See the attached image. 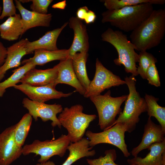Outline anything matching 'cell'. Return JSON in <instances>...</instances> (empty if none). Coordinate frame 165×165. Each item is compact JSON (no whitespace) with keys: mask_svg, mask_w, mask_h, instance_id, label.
I'll return each mask as SVG.
<instances>
[{"mask_svg":"<svg viewBox=\"0 0 165 165\" xmlns=\"http://www.w3.org/2000/svg\"><path fill=\"white\" fill-rule=\"evenodd\" d=\"M13 87L25 94L30 100L38 102L45 103L51 99L67 97L73 93H64L57 90L55 87L50 85L34 86L21 84L16 85Z\"/></svg>","mask_w":165,"mask_h":165,"instance_id":"7c38bea8","label":"cell"},{"mask_svg":"<svg viewBox=\"0 0 165 165\" xmlns=\"http://www.w3.org/2000/svg\"><path fill=\"white\" fill-rule=\"evenodd\" d=\"M89 10L88 7L86 6H84L79 8L76 13V17L81 20H84Z\"/></svg>","mask_w":165,"mask_h":165,"instance_id":"e575fe53","label":"cell"},{"mask_svg":"<svg viewBox=\"0 0 165 165\" xmlns=\"http://www.w3.org/2000/svg\"><path fill=\"white\" fill-rule=\"evenodd\" d=\"M21 63L24 64V65L13 70V73L9 77L3 82H0V97H3L7 89L15 86L20 82L28 71L35 68L36 66L31 62L24 60Z\"/></svg>","mask_w":165,"mask_h":165,"instance_id":"d4e9b609","label":"cell"},{"mask_svg":"<svg viewBox=\"0 0 165 165\" xmlns=\"http://www.w3.org/2000/svg\"><path fill=\"white\" fill-rule=\"evenodd\" d=\"M124 79L129 88V94L123 111L111 127L116 123H122L127 127V132L130 133L135 129L140 120V116L146 112L147 105L145 98L141 97L136 90L135 76H126Z\"/></svg>","mask_w":165,"mask_h":165,"instance_id":"277c9868","label":"cell"},{"mask_svg":"<svg viewBox=\"0 0 165 165\" xmlns=\"http://www.w3.org/2000/svg\"><path fill=\"white\" fill-rule=\"evenodd\" d=\"M2 7H1V6L0 5V16H1V12H2Z\"/></svg>","mask_w":165,"mask_h":165,"instance_id":"f35d334b","label":"cell"},{"mask_svg":"<svg viewBox=\"0 0 165 165\" xmlns=\"http://www.w3.org/2000/svg\"><path fill=\"white\" fill-rule=\"evenodd\" d=\"M22 25L20 14L9 17L0 24V36L5 40L13 41L22 35Z\"/></svg>","mask_w":165,"mask_h":165,"instance_id":"7402d4cb","label":"cell"},{"mask_svg":"<svg viewBox=\"0 0 165 165\" xmlns=\"http://www.w3.org/2000/svg\"><path fill=\"white\" fill-rule=\"evenodd\" d=\"M16 124L0 134V165H10L22 154L23 147L17 145L14 137Z\"/></svg>","mask_w":165,"mask_h":165,"instance_id":"8fae6325","label":"cell"},{"mask_svg":"<svg viewBox=\"0 0 165 165\" xmlns=\"http://www.w3.org/2000/svg\"><path fill=\"white\" fill-rule=\"evenodd\" d=\"M16 7L19 11L22 25V35L28 30L36 27H49L52 15L51 13L42 14L28 10L19 0H15Z\"/></svg>","mask_w":165,"mask_h":165,"instance_id":"2e32d148","label":"cell"},{"mask_svg":"<svg viewBox=\"0 0 165 165\" xmlns=\"http://www.w3.org/2000/svg\"><path fill=\"white\" fill-rule=\"evenodd\" d=\"M57 64L53 68L45 70L38 69L35 68L28 71L20 82L22 84L34 86L48 85L53 86V85L57 77Z\"/></svg>","mask_w":165,"mask_h":165,"instance_id":"9a60e30c","label":"cell"},{"mask_svg":"<svg viewBox=\"0 0 165 165\" xmlns=\"http://www.w3.org/2000/svg\"><path fill=\"white\" fill-rule=\"evenodd\" d=\"M71 143L69 137L65 134L54 140L42 141L36 139L23 147L22 154L26 156L33 153L36 156L39 155L40 157L38 162L44 163L54 156L63 157Z\"/></svg>","mask_w":165,"mask_h":165,"instance_id":"52a82bcc","label":"cell"},{"mask_svg":"<svg viewBox=\"0 0 165 165\" xmlns=\"http://www.w3.org/2000/svg\"><path fill=\"white\" fill-rule=\"evenodd\" d=\"M83 108L76 104L70 108H65L57 117L61 126L67 130L71 142L81 140L90 123L96 119V115L83 112Z\"/></svg>","mask_w":165,"mask_h":165,"instance_id":"5b68a950","label":"cell"},{"mask_svg":"<svg viewBox=\"0 0 165 165\" xmlns=\"http://www.w3.org/2000/svg\"><path fill=\"white\" fill-rule=\"evenodd\" d=\"M104 3L106 8L109 10H116L122 8L149 3L152 5H163L165 0H101Z\"/></svg>","mask_w":165,"mask_h":165,"instance_id":"83f0119b","label":"cell"},{"mask_svg":"<svg viewBox=\"0 0 165 165\" xmlns=\"http://www.w3.org/2000/svg\"><path fill=\"white\" fill-rule=\"evenodd\" d=\"M90 146L89 140L83 138L80 140L75 142H71L67 150L69 151L68 157L61 165H72L79 160L85 157L93 156L96 154L94 150L91 149Z\"/></svg>","mask_w":165,"mask_h":165,"instance_id":"44dd1931","label":"cell"},{"mask_svg":"<svg viewBox=\"0 0 165 165\" xmlns=\"http://www.w3.org/2000/svg\"><path fill=\"white\" fill-rule=\"evenodd\" d=\"M32 117L28 113L24 114L16 124L14 137L18 146L22 147L28 134L32 123Z\"/></svg>","mask_w":165,"mask_h":165,"instance_id":"4316f807","label":"cell"},{"mask_svg":"<svg viewBox=\"0 0 165 165\" xmlns=\"http://www.w3.org/2000/svg\"><path fill=\"white\" fill-rule=\"evenodd\" d=\"M33 57L25 61H30L35 66L43 65L50 61L55 60H64L68 56V49L58 50L50 51L43 49H37L34 51Z\"/></svg>","mask_w":165,"mask_h":165,"instance_id":"603a6c76","label":"cell"},{"mask_svg":"<svg viewBox=\"0 0 165 165\" xmlns=\"http://www.w3.org/2000/svg\"><path fill=\"white\" fill-rule=\"evenodd\" d=\"M165 131L161 126L155 124L152 121L151 117H149L144 126L141 141L137 146L132 149L131 154L134 157L137 156L141 151L148 149L152 144L165 140Z\"/></svg>","mask_w":165,"mask_h":165,"instance_id":"5bb4252c","label":"cell"},{"mask_svg":"<svg viewBox=\"0 0 165 165\" xmlns=\"http://www.w3.org/2000/svg\"><path fill=\"white\" fill-rule=\"evenodd\" d=\"M36 165H56L55 164L53 161H48L45 163H38Z\"/></svg>","mask_w":165,"mask_h":165,"instance_id":"74e56055","label":"cell"},{"mask_svg":"<svg viewBox=\"0 0 165 165\" xmlns=\"http://www.w3.org/2000/svg\"><path fill=\"white\" fill-rule=\"evenodd\" d=\"M144 98L147 105L146 112L149 117H155L165 131V107L159 105L157 103L159 99L152 95L146 94Z\"/></svg>","mask_w":165,"mask_h":165,"instance_id":"484cf974","label":"cell"},{"mask_svg":"<svg viewBox=\"0 0 165 165\" xmlns=\"http://www.w3.org/2000/svg\"><path fill=\"white\" fill-rule=\"evenodd\" d=\"M105 154V156H101L97 159H86L87 163L89 165H119L114 162L117 157L115 149L107 150Z\"/></svg>","mask_w":165,"mask_h":165,"instance_id":"f546056e","label":"cell"},{"mask_svg":"<svg viewBox=\"0 0 165 165\" xmlns=\"http://www.w3.org/2000/svg\"><path fill=\"white\" fill-rule=\"evenodd\" d=\"M148 149L150 152L145 157H134L128 159V163L133 165H165V140L152 144Z\"/></svg>","mask_w":165,"mask_h":165,"instance_id":"ffe728a7","label":"cell"},{"mask_svg":"<svg viewBox=\"0 0 165 165\" xmlns=\"http://www.w3.org/2000/svg\"><path fill=\"white\" fill-rule=\"evenodd\" d=\"M53 1L52 0H28V2L31 1L32 2L30 6L32 11L41 14H47L48 7Z\"/></svg>","mask_w":165,"mask_h":165,"instance_id":"4dcf8cb0","label":"cell"},{"mask_svg":"<svg viewBox=\"0 0 165 165\" xmlns=\"http://www.w3.org/2000/svg\"><path fill=\"white\" fill-rule=\"evenodd\" d=\"M7 49L0 41V67L5 63L7 56Z\"/></svg>","mask_w":165,"mask_h":165,"instance_id":"836d02e7","label":"cell"},{"mask_svg":"<svg viewBox=\"0 0 165 165\" xmlns=\"http://www.w3.org/2000/svg\"><path fill=\"white\" fill-rule=\"evenodd\" d=\"M101 38L102 41L111 44L116 50L118 57L114 60V63L118 66L123 65L127 73L134 76L138 75L136 63L138 62V54L127 35L121 31L108 28L102 34Z\"/></svg>","mask_w":165,"mask_h":165,"instance_id":"3957f363","label":"cell"},{"mask_svg":"<svg viewBox=\"0 0 165 165\" xmlns=\"http://www.w3.org/2000/svg\"><path fill=\"white\" fill-rule=\"evenodd\" d=\"M165 33V9L154 10L150 16L131 32V42L140 52L158 46Z\"/></svg>","mask_w":165,"mask_h":165,"instance_id":"6da1fadb","label":"cell"},{"mask_svg":"<svg viewBox=\"0 0 165 165\" xmlns=\"http://www.w3.org/2000/svg\"><path fill=\"white\" fill-rule=\"evenodd\" d=\"M138 62L139 65L137 68L138 73L142 79H146L148 68L152 64L157 63V60L152 54L144 51L140 52L138 54Z\"/></svg>","mask_w":165,"mask_h":165,"instance_id":"f1b7e54d","label":"cell"},{"mask_svg":"<svg viewBox=\"0 0 165 165\" xmlns=\"http://www.w3.org/2000/svg\"><path fill=\"white\" fill-rule=\"evenodd\" d=\"M68 23V22H65L61 28L47 31L38 40L32 42L28 41L25 46L27 54L32 53L37 49L50 51L58 50L57 46V39Z\"/></svg>","mask_w":165,"mask_h":165,"instance_id":"d6986e66","label":"cell"},{"mask_svg":"<svg viewBox=\"0 0 165 165\" xmlns=\"http://www.w3.org/2000/svg\"><path fill=\"white\" fill-rule=\"evenodd\" d=\"M108 90L104 95L91 97L89 98L95 105L98 114V125L103 130L110 127L116 120V117L122 112L121 106L128 95L113 97Z\"/></svg>","mask_w":165,"mask_h":165,"instance_id":"8992f818","label":"cell"},{"mask_svg":"<svg viewBox=\"0 0 165 165\" xmlns=\"http://www.w3.org/2000/svg\"><path fill=\"white\" fill-rule=\"evenodd\" d=\"M3 9L2 11L0 19L6 17L15 16L16 13V8L13 0H3Z\"/></svg>","mask_w":165,"mask_h":165,"instance_id":"d6a6232c","label":"cell"},{"mask_svg":"<svg viewBox=\"0 0 165 165\" xmlns=\"http://www.w3.org/2000/svg\"><path fill=\"white\" fill-rule=\"evenodd\" d=\"M96 16L95 13L91 10L88 11L84 19L86 23L89 24L94 23L96 19Z\"/></svg>","mask_w":165,"mask_h":165,"instance_id":"d590c367","label":"cell"},{"mask_svg":"<svg viewBox=\"0 0 165 165\" xmlns=\"http://www.w3.org/2000/svg\"><path fill=\"white\" fill-rule=\"evenodd\" d=\"M66 6V1L64 0L54 4L52 6L53 8H57L59 9H64Z\"/></svg>","mask_w":165,"mask_h":165,"instance_id":"8d00e7d4","label":"cell"},{"mask_svg":"<svg viewBox=\"0 0 165 165\" xmlns=\"http://www.w3.org/2000/svg\"><path fill=\"white\" fill-rule=\"evenodd\" d=\"M127 131V126L122 123H117L111 127L99 133L88 130L86 136L89 140L90 147L102 143L111 144L118 148L124 156L128 157L130 155L125 140V134Z\"/></svg>","mask_w":165,"mask_h":165,"instance_id":"ba28073f","label":"cell"},{"mask_svg":"<svg viewBox=\"0 0 165 165\" xmlns=\"http://www.w3.org/2000/svg\"><path fill=\"white\" fill-rule=\"evenodd\" d=\"M148 83L156 87L160 86V79L158 72L155 63L151 64L146 72V79Z\"/></svg>","mask_w":165,"mask_h":165,"instance_id":"1f68e13d","label":"cell"},{"mask_svg":"<svg viewBox=\"0 0 165 165\" xmlns=\"http://www.w3.org/2000/svg\"><path fill=\"white\" fill-rule=\"evenodd\" d=\"M57 64V76L53 86L56 87L58 84H66L74 87L76 91L83 95L86 90L81 85L75 73L72 59L67 58L64 60L60 61Z\"/></svg>","mask_w":165,"mask_h":165,"instance_id":"e0dca14e","label":"cell"},{"mask_svg":"<svg viewBox=\"0 0 165 165\" xmlns=\"http://www.w3.org/2000/svg\"><path fill=\"white\" fill-rule=\"evenodd\" d=\"M88 56V53H78L72 58V65L75 73L86 90L88 87L91 81L88 78L86 67Z\"/></svg>","mask_w":165,"mask_h":165,"instance_id":"cb8c5ba5","label":"cell"},{"mask_svg":"<svg viewBox=\"0 0 165 165\" xmlns=\"http://www.w3.org/2000/svg\"><path fill=\"white\" fill-rule=\"evenodd\" d=\"M153 5L145 3L107 10L101 14V22L109 23L122 31L132 32L150 16L154 10Z\"/></svg>","mask_w":165,"mask_h":165,"instance_id":"7a4b0ae2","label":"cell"},{"mask_svg":"<svg viewBox=\"0 0 165 165\" xmlns=\"http://www.w3.org/2000/svg\"><path fill=\"white\" fill-rule=\"evenodd\" d=\"M22 103L35 121L38 120V118H40L43 122L51 120L52 127L57 126L59 128H61V125L57 116V114L61 113L63 110L61 105L35 102L26 97L23 99Z\"/></svg>","mask_w":165,"mask_h":165,"instance_id":"30bf717a","label":"cell"},{"mask_svg":"<svg viewBox=\"0 0 165 165\" xmlns=\"http://www.w3.org/2000/svg\"><path fill=\"white\" fill-rule=\"evenodd\" d=\"M68 24L74 33L73 42L68 49V58L72 59L78 52L88 53L89 48V36L86 25L76 17H71Z\"/></svg>","mask_w":165,"mask_h":165,"instance_id":"4fadbf2b","label":"cell"},{"mask_svg":"<svg viewBox=\"0 0 165 165\" xmlns=\"http://www.w3.org/2000/svg\"><path fill=\"white\" fill-rule=\"evenodd\" d=\"M96 71L93 80L83 95L86 98L101 94L106 89L126 84L125 80L108 69L97 58Z\"/></svg>","mask_w":165,"mask_h":165,"instance_id":"9c48e42d","label":"cell"},{"mask_svg":"<svg viewBox=\"0 0 165 165\" xmlns=\"http://www.w3.org/2000/svg\"><path fill=\"white\" fill-rule=\"evenodd\" d=\"M28 41L27 38L22 39L7 48V54L5 61L0 67V81L5 77L8 70L19 67L21 64L22 58L27 54L25 46Z\"/></svg>","mask_w":165,"mask_h":165,"instance_id":"ac0fdd59","label":"cell"}]
</instances>
